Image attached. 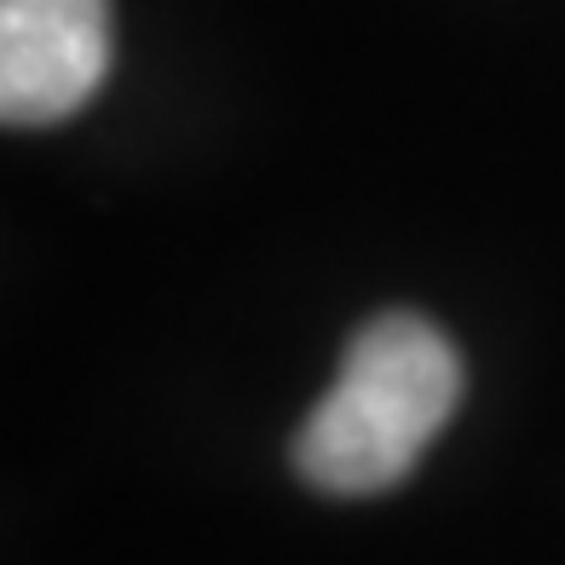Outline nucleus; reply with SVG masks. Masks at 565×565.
Masks as SVG:
<instances>
[{
	"instance_id": "f257e3e1",
	"label": "nucleus",
	"mask_w": 565,
	"mask_h": 565,
	"mask_svg": "<svg viewBox=\"0 0 565 565\" xmlns=\"http://www.w3.org/2000/svg\"><path fill=\"white\" fill-rule=\"evenodd\" d=\"M461 398L456 347L416 312L358 329L335 387L295 433V468L329 497H370L398 484L450 422Z\"/></svg>"
},
{
	"instance_id": "f03ea898",
	"label": "nucleus",
	"mask_w": 565,
	"mask_h": 565,
	"mask_svg": "<svg viewBox=\"0 0 565 565\" xmlns=\"http://www.w3.org/2000/svg\"><path fill=\"white\" fill-rule=\"evenodd\" d=\"M110 75V0H0V116L53 127Z\"/></svg>"
}]
</instances>
